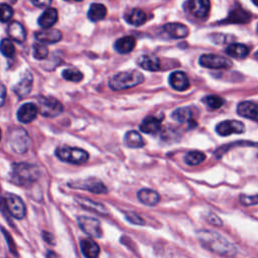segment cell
<instances>
[{
    "mask_svg": "<svg viewBox=\"0 0 258 258\" xmlns=\"http://www.w3.org/2000/svg\"><path fill=\"white\" fill-rule=\"evenodd\" d=\"M197 235L201 244L216 254L223 256H234L237 253L236 247L217 232L201 230Z\"/></svg>",
    "mask_w": 258,
    "mask_h": 258,
    "instance_id": "cell-1",
    "label": "cell"
},
{
    "mask_svg": "<svg viewBox=\"0 0 258 258\" xmlns=\"http://www.w3.org/2000/svg\"><path fill=\"white\" fill-rule=\"evenodd\" d=\"M144 80V76L138 71L121 72L111 78L109 81V87L113 91H121L129 89L141 84Z\"/></svg>",
    "mask_w": 258,
    "mask_h": 258,
    "instance_id": "cell-2",
    "label": "cell"
},
{
    "mask_svg": "<svg viewBox=\"0 0 258 258\" xmlns=\"http://www.w3.org/2000/svg\"><path fill=\"white\" fill-rule=\"evenodd\" d=\"M39 176V170L34 164L21 162L15 163L12 169V179L19 185H29Z\"/></svg>",
    "mask_w": 258,
    "mask_h": 258,
    "instance_id": "cell-3",
    "label": "cell"
},
{
    "mask_svg": "<svg viewBox=\"0 0 258 258\" xmlns=\"http://www.w3.org/2000/svg\"><path fill=\"white\" fill-rule=\"evenodd\" d=\"M55 155L62 161L81 164L86 162L89 159V154L86 150L78 147L70 146H59L55 149Z\"/></svg>",
    "mask_w": 258,
    "mask_h": 258,
    "instance_id": "cell-4",
    "label": "cell"
},
{
    "mask_svg": "<svg viewBox=\"0 0 258 258\" xmlns=\"http://www.w3.org/2000/svg\"><path fill=\"white\" fill-rule=\"evenodd\" d=\"M36 107L40 115L44 117H49V118L59 115L63 110L60 102L53 97L37 98Z\"/></svg>",
    "mask_w": 258,
    "mask_h": 258,
    "instance_id": "cell-5",
    "label": "cell"
},
{
    "mask_svg": "<svg viewBox=\"0 0 258 258\" xmlns=\"http://www.w3.org/2000/svg\"><path fill=\"white\" fill-rule=\"evenodd\" d=\"M9 144L17 153L26 152L30 145V139L27 132L22 128H15L10 133Z\"/></svg>",
    "mask_w": 258,
    "mask_h": 258,
    "instance_id": "cell-6",
    "label": "cell"
},
{
    "mask_svg": "<svg viewBox=\"0 0 258 258\" xmlns=\"http://www.w3.org/2000/svg\"><path fill=\"white\" fill-rule=\"evenodd\" d=\"M2 203L5 206L7 212L15 219H22L26 214V208L22 200L13 195L7 194L4 198H2Z\"/></svg>",
    "mask_w": 258,
    "mask_h": 258,
    "instance_id": "cell-7",
    "label": "cell"
},
{
    "mask_svg": "<svg viewBox=\"0 0 258 258\" xmlns=\"http://www.w3.org/2000/svg\"><path fill=\"white\" fill-rule=\"evenodd\" d=\"M199 62L202 67L209 69H227L232 66V61L228 57L214 53H207L201 55Z\"/></svg>",
    "mask_w": 258,
    "mask_h": 258,
    "instance_id": "cell-8",
    "label": "cell"
},
{
    "mask_svg": "<svg viewBox=\"0 0 258 258\" xmlns=\"http://www.w3.org/2000/svg\"><path fill=\"white\" fill-rule=\"evenodd\" d=\"M78 223L81 229L90 237L100 238L102 236L101 224L97 219L82 216L78 218Z\"/></svg>",
    "mask_w": 258,
    "mask_h": 258,
    "instance_id": "cell-9",
    "label": "cell"
},
{
    "mask_svg": "<svg viewBox=\"0 0 258 258\" xmlns=\"http://www.w3.org/2000/svg\"><path fill=\"white\" fill-rule=\"evenodd\" d=\"M72 187L75 188H82L86 189L95 194H106L108 191L105 184L97 179V178H88L85 180H79V181H73L70 183Z\"/></svg>",
    "mask_w": 258,
    "mask_h": 258,
    "instance_id": "cell-10",
    "label": "cell"
},
{
    "mask_svg": "<svg viewBox=\"0 0 258 258\" xmlns=\"http://www.w3.org/2000/svg\"><path fill=\"white\" fill-rule=\"evenodd\" d=\"M185 9L195 17L205 18L209 14L211 3L208 0H192L185 3Z\"/></svg>",
    "mask_w": 258,
    "mask_h": 258,
    "instance_id": "cell-11",
    "label": "cell"
},
{
    "mask_svg": "<svg viewBox=\"0 0 258 258\" xmlns=\"http://www.w3.org/2000/svg\"><path fill=\"white\" fill-rule=\"evenodd\" d=\"M216 131L221 136H227L233 133H243L245 131V125L240 121L226 120L216 126Z\"/></svg>",
    "mask_w": 258,
    "mask_h": 258,
    "instance_id": "cell-12",
    "label": "cell"
},
{
    "mask_svg": "<svg viewBox=\"0 0 258 258\" xmlns=\"http://www.w3.org/2000/svg\"><path fill=\"white\" fill-rule=\"evenodd\" d=\"M38 110L35 104L33 103H25L23 104L17 111V119L21 123L27 124L32 122L37 116Z\"/></svg>",
    "mask_w": 258,
    "mask_h": 258,
    "instance_id": "cell-13",
    "label": "cell"
},
{
    "mask_svg": "<svg viewBox=\"0 0 258 258\" xmlns=\"http://www.w3.org/2000/svg\"><path fill=\"white\" fill-rule=\"evenodd\" d=\"M61 32L57 29H42L35 32V38L38 42L44 44H51L58 42L61 39Z\"/></svg>",
    "mask_w": 258,
    "mask_h": 258,
    "instance_id": "cell-14",
    "label": "cell"
},
{
    "mask_svg": "<svg viewBox=\"0 0 258 258\" xmlns=\"http://www.w3.org/2000/svg\"><path fill=\"white\" fill-rule=\"evenodd\" d=\"M237 112L240 116L244 118H248L258 122V105L253 102H241L237 107Z\"/></svg>",
    "mask_w": 258,
    "mask_h": 258,
    "instance_id": "cell-15",
    "label": "cell"
},
{
    "mask_svg": "<svg viewBox=\"0 0 258 258\" xmlns=\"http://www.w3.org/2000/svg\"><path fill=\"white\" fill-rule=\"evenodd\" d=\"M169 84L176 91H184L189 87V81L187 76L180 71H176L170 74Z\"/></svg>",
    "mask_w": 258,
    "mask_h": 258,
    "instance_id": "cell-16",
    "label": "cell"
},
{
    "mask_svg": "<svg viewBox=\"0 0 258 258\" xmlns=\"http://www.w3.org/2000/svg\"><path fill=\"white\" fill-rule=\"evenodd\" d=\"M251 19V14L244 10L242 7H236L233 8L227 19H225L223 22L225 23H247Z\"/></svg>",
    "mask_w": 258,
    "mask_h": 258,
    "instance_id": "cell-17",
    "label": "cell"
},
{
    "mask_svg": "<svg viewBox=\"0 0 258 258\" xmlns=\"http://www.w3.org/2000/svg\"><path fill=\"white\" fill-rule=\"evenodd\" d=\"M163 29L172 38H184L189 32L187 26L178 22L167 23L163 26Z\"/></svg>",
    "mask_w": 258,
    "mask_h": 258,
    "instance_id": "cell-18",
    "label": "cell"
},
{
    "mask_svg": "<svg viewBox=\"0 0 258 258\" xmlns=\"http://www.w3.org/2000/svg\"><path fill=\"white\" fill-rule=\"evenodd\" d=\"M80 246H81L82 253L86 258H98L100 253V248L94 240L90 238L83 239L80 242Z\"/></svg>",
    "mask_w": 258,
    "mask_h": 258,
    "instance_id": "cell-19",
    "label": "cell"
},
{
    "mask_svg": "<svg viewBox=\"0 0 258 258\" xmlns=\"http://www.w3.org/2000/svg\"><path fill=\"white\" fill-rule=\"evenodd\" d=\"M57 21V11L54 8H47L39 16L37 22L43 29H49Z\"/></svg>",
    "mask_w": 258,
    "mask_h": 258,
    "instance_id": "cell-20",
    "label": "cell"
},
{
    "mask_svg": "<svg viewBox=\"0 0 258 258\" xmlns=\"http://www.w3.org/2000/svg\"><path fill=\"white\" fill-rule=\"evenodd\" d=\"M7 31L10 39H12L15 42L22 43L26 39V32L19 22L14 21L10 23L7 28Z\"/></svg>",
    "mask_w": 258,
    "mask_h": 258,
    "instance_id": "cell-21",
    "label": "cell"
},
{
    "mask_svg": "<svg viewBox=\"0 0 258 258\" xmlns=\"http://www.w3.org/2000/svg\"><path fill=\"white\" fill-rule=\"evenodd\" d=\"M135 44H136L135 38L131 35H127L117 39L116 42L114 43V48L119 53H128L133 50V48L135 47Z\"/></svg>",
    "mask_w": 258,
    "mask_h": 258,
    "instance_id": "cell-22",
    "label": "cell"
},
{
    "mask_svg": "<svg viewBox=\"0 0 258 258\" xmlns=\"http://www.w3.org/2000/svg\"><path fill=\"white\" fill-rule=\"evenodd\" d=\"M137 198L142 204H144L146 206H155L156 204H158V202L160 200L159 194L156 192L155 190L149 189V188L140 189L137 194Z\"/></svg>",
    "mask_w": 258,
    "mask_h": 258,
    "instance_id": "cell-23",
    "label": "cell"
},
{
    "mask_svg": "<svg viewBox=\"0 0 258 258\" xmlns=\"http://www.w3.org/2000/svg\"><path fill=\"white\" fill-rule=\"evenodd\" d=\"M32 83H33L32 76L30 74H26L21 79V81L14 87L13 91L19 98H23V97H25L26 95H28L30 93Z\"/></svg>",
    "mask_w": 258,
    "mask_h": 258,
    "instance_id": "cell-24",
    "label": "cell"
},
{
    "mask_svg": "<svg viewBox=\"0 0 258 258\" xmlns=\"http://www.w3.org/2000/svg\"><path fill=\"white\" fill-rule=\"evenodd\" d=\"M139 67L146 71H157L160 68V60L157 56L154 55H149V54H144L141 55L138 60H137Z\"/></svg>",
    "mask_w": 258,
    "mask_h": 258,
    "instance_id": "cell-25",
    "label": "cell"
},
{
    "mask_svg": "<svg viewBox=\"0 0 258 258\" xmlns=\"http://www.w3.org/2000/svg\"><path fill=\"white\" fill-rule=\"evenodd\" d=\"M160 127H161L160 120L153 116H148V117L144 118L139 126V128L142 132L150 133V134L156 133L157 131H159Z\"/></svg>",
    "mask_w": 258,
    "mask_h": 258,
    "instance_id": "cell-26",
    "label": "cell"
},
{
    "mask_svg": "<svg viewBox=\"0 0 258 258\" xmlns=\"http://www.w3.org/2000/svg\"><path fill=\"white\" fill-rule=\"evenodd\" d=\"M106 14H107V8L105 7V5L100 3L91 4L88 10V18L94 22L104 19Z\"/></svg>",
    "mask_w": 258,
    "mask_h": 258,
    "instance_id": "cell-27",
    "label": "cell"
},
{
    "mask_svg": "<svg viewBox=\"0 0 258 258\" xmlns=\"http://www.w3.org/2000/svg\"><path fill=\"white\" fill-rule=\"evenodd\" d=\"M147 17L146 14L144 13V11L138 9V8H134L132 9L130 12H128L125 15V20L134 26H140L142 25L145 21H146Z\"/></svg>",
    "mask_w": 258,
    "mask_h": 258,
    "instance_id": "cell-28",
    "label": "cell"
},
{
    "mask_svg": "<svg viewBox=\"0 0 258 258\" xmlns=\"http://www.w3.org/2000/svg\"><path fill=\"white\" fill-rule=\"evenodd\" d=\"M124 143L131 148H140L144 146V140L137 131H128L124 136Z\"/></svg>",
    "mask_w": 258,
    "mask_h": 258,
    "instance_id": "cell-29",
    "label": "cell"
},
{
    "mask_svg": "<svg viewBox=\"0 0 258 258\" xmlns=\"http://www.w3.org/2000/svg\"><path fill=\"white\" fill-rule=\"evenodd\" d=\"M249 47L243 43H232L227 46L226 53L233 57L244 58L249 54Z\"/></svg>",
    "mask_w": 258,
    "mask_h": 258,
    "instance_id": "cell-30",
    "label": "cell"
},
{
    "mask_svg": "<svg viewBox=\"0 0 258 258\" xmlns=\"http://www.w3.org/2000/svg\"><path fill=\"white\" fill-rule=\"evenodd\" d=\"M79 204L81 206H83L84 208L86 209H89L90 211H94L96 213H99V214H102V215H105L108 213L106 207L102 204H99V203H96L94 201H91V200H88V199H84V198H78L77 199Z\"/></svg>",
    "mask_w": 258,
    "mask_h": 258,
    "instance_id": "cell-31",
    "label": "cell"
},
{
    "mask_svg": "<svg viewBox=\"0 0 258 258\" xmlns=\"http://www.w3.org/2000/svg\"><path fill=\"white\" fill-rule=\"evenodd\" d=\"M171 117L179 122V123H184V122H189L192 118V112L188 107H183V108H178L174 110L171 114Z\"/></svg>",
    "mask_w": 258,
    "mask_h": 258,
    "instance_id": "cell-32",
    "label": "cell"
},
{
    "mask_svg": "<svg viewBox=\"0 0 258 258\" xmlns=\"http://www.w3.org/2000/svg\"><path fill=\"white\" fill-rule=\"evenodd\" d=\"M184 162L187 165H198L200 163H202L205 159H206V155L201 152V151H197V150H192L187 152L184 155Z\"/></svg>",
    "mask_w": 258,
    "mask_h": 258,
    "instance_id": "cell-33",
    "label": "cell"
},
{
    "mask_svg": "<svg viewBox=\"0 0 258 258\" xmlns=\"http://www.w3.org/2000/svg\"><path fill=\"white\" fill-rule=\"evenodd\" d=\"M61 76L64 80L70 81V82H75V83L82 81L83 77H84L83 74L75 68H71V69H67V70L62 71Z\"/></svg>",
    "mask_w": 258,
    "mask_h": 258,
    "instance_id": "cell-34",
    "label": "cell"
},
{
    "mask_svg": "<svg viewBox=\"0 0 258 258\" xmlns=\"http://www.w3.org/2000/svg\"><path fill=\"white\" fill-rule=\"evenodd\" d=\"M0 51L3 55L7 57H12L15 53V47L11 39L3 38L0 42Z\"/></svg>",
    "mask_w": 258,
    "mask_h": 258,
    "instance_id": "cell-35",
    "label": "cell"
},
{
    "mask_svg": "<svg viewBox=\"0 0 258 258\" xmlns=\"http://www.w3.org/2000/svg\"><path fill=\"white\" fill-rule=\"evenodd\" d=\"M12 16H13L12 7L6 3H1L0 4V21L7 22L12 18Z\"/></svg>",
    "mask_w": 258,
    "mask_h": 258,
    "instance_id": "cell-36",
    "label": "cell"
},
{
    "mask_svg": "<svg viewBox=\"0 0 258 258\" xmlns=\"http://www.w3.org/2000/svg\"><path fill=\"white\" fill-rule=\"evenodd\" d=\"M205 102L211 109H219L224 104V99L217 95H210L205 98Z\"/></svg>",
    "mask_w": 258,
    "mask_h": 258,
    "instance_id": "cell-37",
    "label": "cell"
},
{
    "mask_svg": "<svg viewBox=\"0 0 258 258\" xmlns=\"http://www.w3.org/2000/svg\"><path fill=\"white\" fill-rule=\"evenodd\" d=\"M48 49L40 43H35L33 45V56L37 59H43L47 56Z\"/></svg>",
    "mask_w": 258,
    "mask_h": 258,
    "instance_id": "cell-38",
    "label": "cell"
},
{
    "mask_svg": "<svg viewBox=\"0 0 258 258\" xmlns=\"http://www.w3.org/2000/svg\"><path fill=\"white\" fill-rule=\"evenodd\" d=\"M239 199L241 204H243L244 206H253L258 204V195H255V196L241 195Z\"/></svg>",
    "mask_w": 258,
    "mask_h": 258,
    "instance_id": "cell-39",
    "label": "cell"
},
{
    "mask_svg": "<svg viewBox=\"0 0 258 258\" xmlns=\"http://www.w3.org/2000/svg\"><path fill=\"white\" fill-rule=\"evenodd\" d=\"M126 219L130 223L135 224V225H143L144 224L143 219L140 216H138L137 214H135V213H127L126 214Z\"/></svg>",
    "mask_w": 258,
    "mask_h": 258,
    "instance_id": "cell-40",
    "label": "cell"
},
{
    "mask_svg": "<svg viewBox=\"0 0 258 258\" xmlns=\"http://www.w3.org/2000/svg\"><path fill=\"white\" fill-rule=\"evenodd\" d=\"M6 97V88L3 84L0 83V107L4 104Z\"/></svg>",
    "mask_w": 258,
    "mask_h": 258,
    "instance_id": "cell-41",
    "label": "cell"
},
{
    "mask_svg": "<svg viewBox=\"0 0 258 258\" xmlns=\"http://www.w3.org/2000/svg\"><path fill=\"white\" fill-rule=\"evenodd\" d=\"M208 221L211 223V224H214L216 226H221L222 225V221L216 216V215H211L210 218H208Z\"/></svg>",
    "mask_w": 258,
    "mask_h": 258,
    "instance_id": "cell-42",
    "label": "cell"
},
{
    "mask_svg": "<svg viewBox=\"0 0 258 258\" xmlns=\"http://www.w3.org/2000/svg\"><path fill=\"white\" fill-rule=\"evenodd\" d=\"M50 3V1H32V4L37 7H45L48 6Z\"/></svg>",
    "mask_w": 258,
    "mask_h": 258,
    "instance_id": "cell-43",
    "label": "cell"
},
{
    "mask_svg": "<svg viewBox=\"0 0 258 258\" xmlns=\"http://www.w3.org/2000/svg\"><path fill=\"white\" fill-rule=\"evenodd\" d=\"M48 255H47V258H56V256L54 255V253L53 252H49V253H47Z\"/></svg>",
    "mask_w": 258,
    "mask_h": 258,
    "instance_id": "cell-44",
    "label": "cell"
},
{
    "mask_svg": "<svg viewBox=\"0 0 258 258\" xmlns=\"http://www.w3.org/2000/svg\"><path fill=\"white\" fill-rule=\"evenodd\" d=\"M255 57H256V59H258V50L255 52Z\"/></svg>",
    "mask_w": 258,
    "mask_h": 258,
    "instance_id": "cell-45",
    "label": "cell"
},
{
    "mask_svg": "<svg viewBox=\"0 0 258 258\" xmlns=\"http://www.w3.org/2000/svg\"><path fill=\"white\" fill-rule=\"evenodd\" d=\"M253 3H254L255 5H257V6H258V1H253Z\"/></svg>",
    "mask_w": 258,
    "mask_h": 258,
    "instance_id": "cell-46",
    "label": "cell"
},
{
    "mask_svg": "<svg viewBox=\"0 0 258 258\" xmlns=\"http://www.w3.org/2000/svg\"><path fill=\"white\" fill-rule=\"evenodd\" d=\"M0 139H1V129H0Z\"/></svg>",
    "mask_w": 258,
    "mask_h": 258,
    "instance_id": "cell-47",
    "label": "cell"
},
{
    "mask_svg": "<svg viewBox=\"0 0 258 258\" xmlns=\"http://www.w3.org/2000/svg\"><path fill=\"white\" fill-rule=\"evenodd\" d=\"M257 31H258V25H257Z\"/></svg>",
    "mask_w": 258,
    "mask_h": 258,
    "instance_id": "cell-48",
    "label": "cell"
}]
</instances>
